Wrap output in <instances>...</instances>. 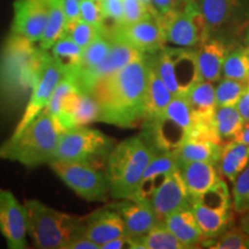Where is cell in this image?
Here are the masks:
<instances>
[{
	"label": "cell",
	"instance_id": "46",
	"mask_svg": "<svg viewBox=\"0 0 249 249\" xmlns=\"http://www.w3.org/2000/svg\"><path fill=\"white\" fill-rule=\"evenodd\" d=\"M124 247H129V236L128 234H124L117 238L111 239L104 245L101 246V249H121Z\"/></svg>",
	"mask_w": 249,
	"mask_h": 249
},
{
	"label": "cell",
	"instance_id": "8",
	"mask_svg": "<svg viewBox=\"0 0 249 249\" xmlns=\"http://www.w3.org/2000/svg\"><path fill=\"white\" fill-rule=\"evenodd\" d=\"M160 21L165 42L172 45L196 48L210 37L197 0H177Z\"/></svg>",
	"mask_w": 249,
	"mask_h": 249
},
{
	"label": "cell",
	"instance_id": "15",
	"mask_svg": "<svg viewBox=\"0 0 249 249\" xmlns=\"http://www.w3.org/2000/svg\"><path fill=\"white\" fill-rule=\"evenodd\" d=\"M149 204L157 214L160 222L174 211L191 207V196L179 167L156 189L149 200Z\"/></svg>",
	"mask_w": 249,
	"mask_h": 249
},
{
	"label": "cell",
	"instance_id": "45",
	"mask_svg": "<svg viewBox=\"0 0 249 249\" xmlns=\"http://www.w3.org/2000/svg\"><path fill=\"white\" fill-rule=\"evenodd\" d=\"M236 110L239 111V113L241 114V117L244 118L245 123L249 121V87L247 86L245 92L242 93V96L239 99L238 104H236Z\"/></svg>",
	"mask_w": 249,
	"mask_h": 249
},
{
	"label": "cell",
	"instance_id": "18",
	"mask_svg": "<svg viewBox=\"0 0 249 249\" xmlns=\"http://www.w3.org/2000/svg\"><path fill=\"white\" fill-rule=\"evenodd\" d=\"M108 205L123 218L129 238L144 235L160 222L157 214L148 202L124 198Z\"/></svg>",
	"mask_w": 249,
	"mask_h": 249
},
{
	"label": "cell",
	"instance_id": "40",
	"mask_svg": "<svg viewBox=\"0 0 249 249\" xmlns=\"http://www.w3.org/2000/svg\"><path fill=\"white\" fill-rule=\"evenodd\" d=\"M123 6L124 21L121 24L135 23L149 15L157 13L154 7L145 5L142 0H123Z\"/></svg>",
	"mask_w": 249,
	"mask_h": 249
},
{
	"label": "cell",
	"instance_id": "25",
	"mask_svg": "<svg viewBox=\"0 0 249 249\" xmlns=\"http://www.w3.org/2000/svg\"><path fill=\"white\" fill-rule=\"evenodd\" d=\"M98 105L91 93L79 91L71 101L66 113L58 123L62 129L67 130L96 123L98 121Z\"/></svg>",
	"mask_w": 249,
	"mask_h": 249
},
{
	"label": "cell",
	"instance_id": "50",
	"mask_svg": "<svg viewBox=\"0 0 249 249\" xmlns=\"http://www.w3.org/2000/svg\"><path fill=\"white\" fill-rule=\"evenodd\" d=\"M245 50H246V54H247V58H248V62H249V44H247L245 46Z\"/></svg>",
	"mask_w": 249,
	"mask_h": 249
},
{
	"label": "cell",
	"instance_id": "3",
	"mask_svg": "<svg viewBox=\"0 0 249 249\" xmlns=\"http://www.w3.org/2000/svg\"><path fill=\"white\" fill-rule=\"evenodd\" d=\"M64 132L58 120L43 110L20 133L0 145V160L18 161L27 167L50 164Z\"/></svg>",
	"mask_w": 249,
	"mask_h": 249
},
{
	"label": "cell",
	"instance_id": "34",
	"mask_svg": "<svg viewBox=\"0 0 249 249\" xmlns=\"http://www.w3.org/2000/svg\"><path fill=\"white\" fill-rule=\"evenodd\" d=\"M223 76L247 82L249 77V62L245 46H239L232 51H229L224 61Z\"/></svg>",
	"mask_w": 249,
	"mask_h": 249
},
{
	"label": "cell",
	"instance_id": "1",
	"mask_svg": "<svg viewBox=\"0 0 249 249\" xmlns=\"http://www.w3.org/2000/svg\"><path fill=\"white\" fill-rule=\"evenodd\" d=\"M148 68V54H144L99 81L91 91L98 105V121L121 128L142 123Z\"/></svg>",
	"mask_w": 249,
	"mask_h": 249
},
{
	"label": "cell",
	"instance_id": "7",
	"mask_svg": "<svg viewBox=\"0 0 249 249\" xmlns=\"http://www.w3.org/2000/svg\"><path fill=\"white\" fill-rule=\"evenodd\" d=\"M152 66L173 96H186L196 82L201 81L196 49L164 46L149 54Z\"/></svg>",
	"mask_w": 249,
	"mask_h": 249
},
{
	"label": "cell",
	"instance_id": "41",
	"mask_svg": "<svg viewBox=\"0 0 249 249\" xmlns=\"http://www.w3.org/2000/svg\"><path fill=\"white\" fill-rule=\"evenodd\" d=\"M80 20L99 28H107L102 12L101 0H81Z\"/></svg>",
	"mask_w": 249,
	"mask_h": 249
},
{
	"label": "cell",
	"instance_id": "43",
	"mask_svg": "<svg viewBox=\"0 0 249 249\" xmlns=\"http://www.w3.org/2000/svg\"><path fill=\"white\" fill-rule=\"evenodd\" d=\"M80 2L81 0H62L67 27L80 20Z\"/></svg>",
	"mask_w": 249,
	"mask_h": 249
},
{
	"label": "cell",
	"instance_id": "24",
	"mask_svg": "<svg viewBox=\"0 0 249 249\" xmlns=\"http://www.w3.org/2000/svg\"><path fill=\"white\" fill-rule=\"evenodd\" d=\"M148 65L147 95H145L144 117H143L142 124L149 123V121H152L160 117L174 97L169 88L165 86L163 80L158 75L155 67L152 66L150 59H149V54Z\"/></svg>",
	"mask_w": 249,
	"mask_h": 249
},
{
	"label": "cell",
	"instance_id": "6",
	"mask_svg": "<svg viewBox=\"0 0 249 249\" xmlns=\"http://www.w3.org/2000/svg\"><path fill=\"white\" fill-rule=\"evenodd\" d=\"M193 126L194 118L186 96H174L160 117L143 124L141 135L157 152L177 155Z\"/></svg>",
	"mask_w": 249,
	"mask_h": 249
},
{
	"label": "cell",
	"instance_id": "32",
	"mask_svg": "<svg viewBox=\"0 0 249 249\" xmlns=\"http://www.w3.org/2000/svg\"><path fill=\"white\" fill-rule=\"evenodd\" d=\"M49 51L54 60L62 67L65 75L79 66L83 53V49L66 35L58 39Z\"/></svg>",
	"mask_w": 249,
	"mask_h": 249
},
{
	"label": "cell",
	"instance_id": "10",
	"mask_svg": "<svg viewBox=\"0 0 249 249\" xmlns=\"http://www.w3.org/2000/svg\"><path fill=\"white\" fill-rule=\"evenodd\" d=\"M50 166L53 172L79 197L89 202L105 201L110 194L107 172L99 166L85 161L52 160Z\"/></svg>",
	"mask_w": 249,
	"mask_h": 249
},
{
	"label": "cell",
	"instance_id": "9",
	"mask_svg": "<svg viewBox=\"0 0 249 249\" xmlns=\"http://www.w3.org/2000/svg\"><path fill=\"white\" fill-rule=\"evenodd\" d=\"M114 145V140L101 130L76 127L61 134L53 160L85 161L99 166V161L107 160Z\"/></svg>",
	"mask_w": 249,
	"mask_h": 249
},
{
	"label": "cell",
	"instance_id": "11",
	"mask_svg": "<svg viewBox=\"0 0 249 249\" xmlns=\"http://www.w3.org/2000/svg\"><path fill=\"white\" fill-rule=\"evenodd\" d=\"M65 71L62 67L54 60L50 51L43 61L42 67L37 76L35 85L31 89L29 99H28L26 108L22 118L18 121L12 135L18 134L31 120H34L46 107L50 99L53 95L59 82L64 79Z\"/></svg>",
	"mask_w": 249,
	"mask_h": 249
},
{
	"label": "cell",
	"instance_id": "27",
	"mask_svg": "<svg viewBox=\"0 0 249 249\" xmlns=\"http://www.w3.org/2000/svg\"><path fill=\"white\" fill-rule=\"evenodd\" d=\"M219 169L223 176L234 182L236 177L249 163V145L236 142L234 140L222 145L219 157Z\"/></svg>",
	"mask_w": 249,
	"mask_h": 249
},
{
	"label": "cell",
	"instance_id": "48",
	"mask_svg": "<svg viewBox=\"0 0 249 249\" xmlns=\"http://www.w3.org/2000/svg\"><path fill=\"white\" fill-rule=\"evenodd\" d=\"M234 141L240 142V143H245V144L249 145V121L248 123H245L244 128L241 129V132L235 136Z\"/></svg>",
	"mask_w": 249,
	"mask_h": 249
},
{
	"label": "cell",
	"instance_id": "21",
	"mask_svg": "<svg viewBox=\"0 0 249 249\" xmlns=\"http://www.w3.org/2000/svg\"><path fill=\"white\" fill-rule=\"evenodd\" d=\"M178 167L185 179L191 198H195L220 180L216 164L210 161H189L180 164Z\"/></svg>",
	"mask_w": 249,
	"mask_h": 249
},
{
	"label": "cell",
	"instance_id": "20",
	"mask_svg": "<svg viewBox=\"0 0 249 249\" xmlns=\"http://www.w3.org/2000/svg\"><path fill=\"white\" fill-rule=\"evenodd\" d=\"M195 49L201 80L218 82L223 76L224 61L230 51L227 45L222 39L209 37Z\"/></svg>",
	"mask_w": 249,
	"mask_h": 249
},
{
	"label": "cell",
	"instance_id": "12",
	"mask_svg": "<svg viewBox=\"0 0 249 249\" xmlns=\"http://www.w3.org/2000/svg\"><path fill=\"white\" fill-rule=\"evenodd\" d=\"M107 33L145 54L156 53L166 43L158 13L149 15L135 23L107 28Z\"/></svg>",
	"mask_w": 249,
	"mask_h": 249
},
{
	"label": "cell",
	"instance_id": "4",
	"mask_svg": "<svg viewBox=\"0 0 249 249\" xmlns=\"http://www.w3.org/2000/svg\"><path fill=\"white\" fill-rule=\"evenodd\" d=\"M157 151L142 135L118 143L107 160L110 195L117 200H132L145 169Z\"/></svg>",
	"mask_w": 249,
	"mask_h": 249
},
{
	"label": "cell",
	"instance_id": "33",
	"mask_svg": "<svg viewBox=\"0 0 249 249\" xmlns=\"http://www.w3.org/2000/svg\"><path fill=\"white\" fill-rule=\"evenodd\" d=\"M213 124L222 142L224 140H233L241 132L245 120L235 107H217Z\"/></svg>",
	"mask_w": 249,
	"mask_h": 249
},
{
	"label": "cell",
	"instance_id": "37",
	"mask_svg": "<svg viewBox=\"0 0 249 249\" xmlns=\"http://www.w3.org/2000/svg\"><path fill=\"white\" fill-rule=\"evenodd\" d=\"M205 247L213 249H248L249 234L241 229H230L218 235L216 240H203Z\"/></svg>",
	"mask_w": 249,
	"mask_h": 249
},
{
	"label": "cell",
	"instance_id": "39",
	"mask_svg": "<svg viewBox=\"0 0 249 249\" xmlns=\"http://www.w3.org/2000/svg\"><path fill=\"white\" fill-rule=\"evenodd\" d=\"M232 203L236 213L249 211V163L233 182Z\"/></svg>",
	"mask_w": 249,
	"mask_h": 249
},
{
	"label": "cell",
	"instance_id": "38",
	"mask_svg": "<svg viewBox=\"0 0 249 249\" xmlns=\"http://www.w3.org/2000/svg\"><path fill=\"white\" fill-rule=\"evenodd\" d=\"M107 30V28H99L92 24L87 23L85 21L79 20L73 24H70L66 29L65 35L70 37L71 40L76 43L80 48L86 49L87 46L95 40L99 35Z\"/></svg>",
	"mask_w": 249,
	"mask_h": 249
},
{
	"label": "cell",
	"instance_id": "23",
	"mask_svg": "<svg viewBox=\"0 0 249 249\" xmlns=\"http://www.w3.org/2000/svg\"><path fill=\"white\" fill-rule=\"evenodd\" d=\"M161 222L187 249L197 247L204 240L191 207L174 211Z\"/></svg>",
	"mask_w": 249,
	"mask_h": 249
},
{
	"label": "cell",
	"instance_id": "17",
	"mask_svg": "<svg viewBox=\"0 0 249 249\" xmlns=\"http://www.w3.org/2000/svg\"><path fill=\"white\" fill-rule=\"evenodd\" d=\"M82 231L87 238L99 246V249L111 239L127 234L123 218L110 205L83 217Z\"/></svg>",
	"mask_w": 249,
	"mask_h": 249
},
{
	"label": "cell",
	"instance_id": "31",
	"mask_svg": "<svg viewBox=\"0 0 249 249\" xmlns=\"http://www.w3.org/2000/svg\"><path fill=\"white\" fill-rule=\"evenodd\" d=\"M67 29V21L62 8V0H51L48 24L42 38L39 40V46L44 50H50L52 45L65 36Z\"/></svg>",
	"mask_w": 249,
	"mask_h": 249
},
{
	"label": "cell",
	"instance_id": "14",
	"mask_svg": "<svg viewBox=\"0 0 249 249\" xmlns=\"http://www.w3.org/2000/svg\"><path fill=\"white\" fill-rule=\"evenodd\" d=\"M51 0H17L12 33L38 43L48 24Z\"/></svg>",
	"mask_w": 249,
	"mask_h": 249
},
{
	"label": "cell",
	"instance_id": "16",
	"mask_svg": "<svg viewBox=\"0 0 249 249\" xmlns=\"http://www.w3.org/2000/svg\"><path fill=\"white\" fill-rule=\"evenodd\" d=\"M111 38L112 43L111 48L108 50V53L107 54V57L103 59L101 64L90 73V75L87 77V80L80 88L81 92L91 93L92 89L102 79L116 73L117 71L128 65L129 62L145 54L142 53L139 50L134 49L133 46L127 44V43H124V40L114 38L112 36Z\"/></svg>",
	"mask_w": 249,
	"mask_h": 249
},
{
	"label": "cell",
	"instance_id": "22",
	"mask_svg": "<svg viewBox=\"0 0 249 249\" xmlns=\"http://www.w3.org/2000/svg\"><path fill=\"white\" fill-rule=\"evenodd\" d=\"M195 124H213L217 111L216 92L213 82L198 81L186 95Z\"/></svg>",
	"mask_w": 249,
	"mask_h": 249
},
{
	"label": "cell",
	"instance_id": "5",
	"mask_svg": "<svg viewBox=\"0 0 249 249\" xmlns=\"http://www.w3.org/2000/svg\"><path fill=\"white\" fill-rule=\"evenodd\" d=\"M24 207L28 217V235L36 248L65 249L73 236L83 232V217L61 213L38 200H27Z\"/></svg>",
	"mask_w": 249,
	"mask_h": 249
},
{
	"label": "cell",
	"instance_id": "29",
	"mask_svg": "<svg viewBox=\"0 0 249 249\" xmlns=\"http://www.w3.org/2000/svg\"><path fill=\"white\" fill-rule=\"evenodd\" d=\"M220 151L222 144L189 136L177 152L178 165L189 161H210L217 164L220 157Z\"/></svg>",
	"mask_w": 249,
	"mask_h": 249
},
{
	"label": "cell",
	"instance_id": "26",
	"mask_svg": "<svg viewBox=\"0 0 249 249\" xmlns=\"http://www.w3.org/2000/svg\"><path fill=\"white\" fill-rule=\"evenodd\" d=\"M191 208L204 240L216 239L226 231L227 226L230 225L232 217L230 209H213L193 201L191 202Z\"/></svg>",
	"mask_w": 249,
	"mask_h": 249
},
{
	"label": "cell",
	"instance_id": "51",
	"mask_svg": "<svg viewBox=\"0 0 249 249\" xmlns=\"http://www.w3.org/2000/svg\"><path fill=\"white\" fill-rule=\"evenodd\" d=\"M246 43L249 44V28L247 29V33H246Z\"/></svg>",
	"mask_w": 249,
	"mask_h": 249
},
{
	"label": "cell",
	"instance_id": "49",
	"mask_svg": "<svg viewBox=\"0 0 249 249\" xmlns=\"http://www.w3.org/2000/svg\"><path fill=\"white\" fill-rule=\"evenodd\" d=\"M248 213H249V211H248ZM241 229L244 230V231L247 233V234H249V213H247L244 218H242Z\"/></svg>",
	"mask_w": 249,
	"mask_h": 249
},
{
	"label": "cell",
	"instance_id": "42",
	"mask_svg": "<svg viewBox=\"0 0 249 249\" xmlns=\"http://www.w3.org/2000/svg\"><path fill=\"white\" fill-rule=\"evenodd\" d=\"M102 12L105 21L111 20L113 26H120L124 21L123 0H101ZM111 28V27H110Z\"/></svg>",
	"mask_w": 249,
	"mask_h": 249
},
{
	"label": "cell",
	"instance_id": "28",
	"mask_svg": "<svg viewBox=\"0 0 249 249\" xmlns=\"http://www.w3.org/2000/svg\"><path fill=\"white\" fill-rule=\"evenodd\" d=\"M209 35L226 26L239 7L238 0H197Z\"/></svg>",
	"mask_w": 249,
	"mask_h": 249
},
{
	"label": "cell",
	"instance_id": "13",
	"mask_svg": "<svg viewBox=\"0 0 249 249\" xmlns=\"http://www.w3.org/2000/svg\"><path fill=\"white\" fill-rule=\"evenodd\" d=\"M0 232L4 235L8 248H28V217L22 205L13 193L0 188Z\"/></svg>",
	"mask_w": 249,
	"mask_h": 249
},
{
	"label": "cell",
	"instance_id": "30",
	"mask_svg": "<svg viewBox=\"0 0 249 249\" xmlns=\"http://www.w3.org/2000/svg\"><path fill=\"white\" fill-rule=\"evenodd\" d=\"M129 248L133 249H187L178 239L171 233L163 222L138 238H129Z\"/></svg>",
	"mask_w": 249,
	"mask_h": 249
},
{
	"label": "cell",
	"instance_id": "19",
	"mask_svg": "<svg viewBox=\"0 0 249 249\" xmlns=\"http://www.w3.org/2000/svg\"><path fill=\"white\" fill-rule=\"evenodd\" d=\"M177 167H178V157L176 154L157 152L143 173L141 181L132 200L149 203L154 192Z\"/></svg>",
	"mask_w": 249,
	"mask_h": 249
},
{
	"label": "cell",
	"instance_id": "2",
	"mask_svg": "<svg viewBox=\"0 0 249 249\" xmlns=\"http://www.w3.org/2000/svg\"><path fill=\"white\" fill-rule=\"evenodd\" d=\"M48 52L11 33L0 51V107L15 108L29 97Z\"/></svg>",
	"mask_w": 249,
	"mask_h": 249
},
{
	"label": "cell",
	"instance_id": "36",
	"mask_svg": "<svg viewBox=\"0 0 249 249\" xmlns=\"http://www.w3.org/2000/svg\"><path fill=\"white\" fill-rule=\"evenodd\" d=\"M192 201L213 209H231L232 204L229 186L222 179L203 194L195 198H191Z\"/></svg>",
	"mask_w": 249,
	"mask_h": 249
},
{
	"label": "cell",
	"instance_id": "47",
	"mask_svg": "<svg viewBox=\"0 0 249 249\" xmlns=\"http://www.w3.org/2000/svg\"><path fill=\"white\" fill-rule=\"evenodd\" d=\"M176 1L177 0H151V5L155 11L161 15L169 12L173 7V5L176 4Z\"/></svg>",
	"mask_w": 249,
	"mask_h": 249
},
{
	"label": "cell",
	"instance_id": "35",
	"mask_svg": "<svg viewBox=\"0 0 249 249\" xmlns=\"http://www.w3.org/2000/svg\"><path fill=\"white\" fill-rule=\"evenodd\" d=\"M246 88H247V82L227 79V77H224L222 81L219 80L217 87H214L217 107H236Z\"/></svg>",
	"mask_w": 249,
	"mask_h": 249
},
{
	"label": "cell",
	"instance_id": "44",
	"mask_svg": "<svg viewBox=\"0 0 249 249\" xmlns=\"http://www.w3.org/2000/svg\"><path fill=\"white\" fill-rule=\"evenodd\" d=\"M65 249H99V246L87 238L82 232L73 236L65 246Z\"/></svg>",
	"mask_w": 249,
	"mask_h": 249
}]
</instances>
